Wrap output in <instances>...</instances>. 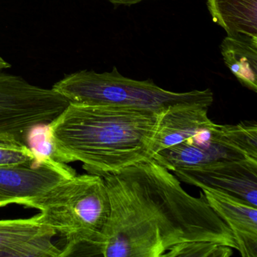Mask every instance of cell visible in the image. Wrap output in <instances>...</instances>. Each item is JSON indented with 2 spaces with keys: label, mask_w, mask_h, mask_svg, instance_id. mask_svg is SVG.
<instances>
[{
  "label": "cell",
  "mask_w": 257,
  "mask_h": 257,
  "mask_svg": "<svg viewBox=\"0 0 257 257\" xmlns=\"http://www.w3.org/2000/svg\"><path fill=\"white\" fill-rule=\"evenodd\" d=\"M102 177L110 214L94 255L162 257L176 245L193 241L237 249L232 231L202 191L200 197L189 195L154 159Z\"/></svg>",
  "instance_id": "cell-1"
},
{
  "label": "cell",
  "mask_w": 257,
  "mask_h": 257,
  "mask_svg": "<svg viewBox=\"0 0 257 257\" xmlns=\"http://www.w3.org/2000/svg\"><path fill=\"white\" fill-rule=\"evenodd\" d=\"M165 113L69 103L49 126L61 162H81L88 174L103 177L152 159L153 141Z\"/></svg>",
  "instance_id": "cell-2"
},
{
  "label": "cell",
  "mask_w": 257,
  "mask_h": 257,
  "mask_svg": "<svg viewBox=\"0 0 257 257\" xmlns=\"http://www.w3.org/2000/svg\"><path fill=\"white\" fill-rule=\"evenodd\" d=\"M26 207L40 210L43 223L67 241L63 256L73 255L80 246L94 255L110 214L104 180L88 173L61 182Z\"/></svg>",
  "instance_id": "cell-3"
},
{
  "label": "cell",
  "mask_w": 257,
  "mask_h": 257,
  "mask_svg": "<svg viewBox=\"0 0 257 257\" xmlns=\"http://www.w3.org/2000/svg\"><path fill=\"white\" fill-rule=\"evenodd\" d=\"M52 89L69 103L121 106L159 113L188 106L210 107L214 100L210 88L174 92L158 86L150 79L139 81L125 77L116 67L101 73L82 70L67 75Z\"/></svg>",
  "instance_id": "cell-4"
},
{
  "label": "cell",
  "mask_w": 257,
  "mask_h": 257,
  "mask_svg": "<svg viewBox=\"0 0 257 257\" xmlns=\"http://www.w3.org/2000/svg\"><path fill=\"white\" fill-rule=\"evenodd\" d=\"M68 104L52 88L0 71V143L26 145L27 135L33 127L52 122Z\"/></svg>",
  "instance_id": "cell-5"
},
{
  "label": "cell",
  "mask_w": 257,
  "mask_h": 257,
  "mask_svg": "<svg viewBox=\"0 0 257 257\" xmlns=\"http://www.w3.org/2000/svg\"><path fill=\"white\" fill-rule=\"evenodd\" d=\"M158 163L170 171L219 161L257 160V124L242 121L217 124L156 155Z\"/></svg>",
  "instance_id": "cell-6"
},
{
  "label": "cell",
  "mask_w": 257,
  "mask_h": 257,
  "mask_svg": "<svg viewBox=\"0 0 257 257\" xmlns=\"http://www.w3.org/2000/svg\"><path fill=\"white\" fill-rule=\"evenodd\" d=\"M174 175L187 184L228 192L257 207V160L219 161L177 168Z\"/></svg>",
  "instance_id": "cell-7"
},
{
  "label": "cell",
  "mask_w": 257,
  "mask_h": 257,
  "mask_svg": "<svg viewBox=\"0 0 257 257\" xmlns=\"http://www.w3.org/2000/svg\"><path fill=\"white\" fill-rule=\"evenodd\" d=\"M76 175L70 166L57 168L48 164L0 166V207L26 206L54 186Z\"/></svg>",
  "instance_id": "cell-8"
},
{
  "label": "cell",
  "mask_w": 257,
  "mask_h": 257,
  "mask_svg": "<svg viewBox=\"0 0 257 257\" xmlns=\"http://www.w3.org/2000/svg\"><path fill=\"white\" fill-rule=\"evenodd\" d=\"M56 232L43 223L39 215L31 218L0 220V256L61 257L55 244Z\"/></svg>",
  "instance_id": "cell-9"
},
{
  "label": "cell",
  "mask_w": 257,
  "mask_h": 257,
  "mask_svg": "<svg viewBox=\"0 0 257 257\" xmlns=\"http://www.w3.org/2000/svg\"><path fill=\"white\" fill-rule=\"evenodd\" d=\"M200 189L209 205L232 231L241 256L257 257V207L219 189Z\"/></svg>",
  "instance_id": "cell-10"
},
{
  "label": "cell",
  "mask_w": 257,
  "mask_h": 257,
  "mask_svg": "<svg viewBox=\"0 0 257 257\" xmlns=\"http://www.w3.org/2000/svg\"><path fill=\"white\" fill-rule=\"evenodd\" d=\"M208 108L188 106L171 109L161 118L152 149V159L168 147L193 138L203 131L215 125L207 115Z\"/></svg>",
  "instance_id": "cell-11"
},
{
  "label": "cell",
  "mask_w": 257,
  "mask_h": 257,
  "mask_svg": "<svg viewBox=\"0 0 257 257\" xmlns=\"http://www.w3.org/2000/svg\"><path fill=\"white\" fill-rule=\"evenodd\" d=\"M207 6L213 22L228 37H257V0H207Z\"/></svg>",
  "instance_id": "cell-12"
},
{
  "label": "cell",
  "mask_w": 257,
  "mask_h": 257,
  "mask_svg": "<svg viewBox=\"0 0 257 257\" xmlns=\"http://www.w3.org/2000/svg\"><path fill=\"white\" fill-rule=\"evenodd\" d=\"M226 67L245 88L257 92V37L227 36L220 45Z\"/></svg>",
  "instance_id": "cell-13"
},
{
  "label": "cell",
  "mask_w": 257,
  "mask_h": 257,
  "mask_svg": "<svg viewBox=\"0 0 257 257\" xmlns=\"http://www.w3.org/2000/svg\"><path fill=\"white\" fill-rule=\"evenodd\" d=\"M26 145L34 154L36 164H48L57 168L68 166L58 158L51 135L49 123L33 127L27 135Z\"/></svg>",
  "instance_id": "cell-14"
},
{
  "label": "cell",
  "mask_w": 257,
  "mask_h": 257,
  "mask_svg": "<svg viewBox=\"0 0 257 257\" xmlns=\"http://www.w3.org/2000/svg\"><path fill=\"white\" fill-rule=\"evenodd\" d=\"M233 248L219 243L207 241H193L176 245L169 249L164 256H230Z\"/></svg>",
  "instance_id": "cell-15"
},
{
  "label": "cell",
  "mask_w": 257,
  "mask_h": 257,
  "mask_svg": "<svg viewBox=\"0 0 257 257\" xmlns=\"http://www.w3.org/2000/svg\"><path fill=\"white\" fill-rule=\"evenodd\" d=\"M34 163L35 157L28 146L16 143H0V166Z\"/></svg>",
  "instance_id": "cell-16"
},
{
  "label": "cell",
  "mask_w": 257,
  "mask_h": 257,
  "mask_svg": "<svg viewBox=\"0 0 257 257\" xmlns=\"http://www.w3.org/2000/svg\"><path fill=\"white\" fill-rule=\"evenodd\" d=\"M110 4L115 7L118 6H125V7H130V6L135 5V4H140L143 1L147 0H108Z\"/></svg>",
  "instance_id": "cell-17"
}]
</instances>
